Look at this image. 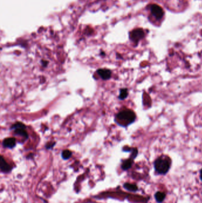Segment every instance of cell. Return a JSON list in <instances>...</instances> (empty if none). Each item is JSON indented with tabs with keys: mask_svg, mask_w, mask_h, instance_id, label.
Masks as SVG:
<instances>
[{
	"mask_svg": "<svg viewBox=\"0 0 202 203\" xmlns=\"http://www.w3.org/2000/svg\"><path fill=\"white\" fill-rule=\"evenodd\" d=\"M72 152L69 150H65L62 152V157L63 158V159L64 160H68L69 159L71 156H72Z\"/></svg>",
	"mask_w": 202,
	"mask_h": 203,
	"instance_id": "cell-13",
	"label": "cell"
},
{
	"mask_svg": "<svg viewBox=\"0 0 202 203\" xmlns=\"http://www.w3.org/2000/svg\"><path fill=\"white\" fill-rule=\"evenodd\" d=\"M136 114L131 109H124L117 113L115 116V122L121 127H126L135 122Z\"/></svg>",
	"mask_w": 202,
	"mask_h": 203,
	"instance_id": "cell-1",
	"label": "cell"
},
{
	"mask_svg": "<svg viewBox=\"0 0 202 203\" xmlns=\"http://www.w3.org/2000/svg\"><path fill=\"white\" fill-rule=\"evenodd\" d=\"M97 72L100 76L101 78L104 80L110 79L111 76V71L108 69L100 68L97 71Z\"/></svg>",
	"mask_w": 202,
	"mask_h": 203,
	"instance_id": "cell-6",
	"label": "cell"
},
{
	"mask_svg": "<svg viewBox=\"0 0 202 203\" xmlns=\"http://www.w3.org/2000/svg\"><path fill=\"white\" fill-rule=\"evenodd\" d=\"M26 129V126L20 122H17L15 123L11 127V130L14 131L16 135H20L27 140L29 138V135Z\"/></svg>",
	"mask_w": 202,
	"mask_h": 203,
	"instance_id": "cell-3",
	"label": "cell"
},
{
	"mask_svg": "<svg viewBox=\"0 0 202 203\" xmlns=\"http://www.w3.org/2000/svg\"><path fill=\"white\" fill-rule=\"evenodd\" d=\"M144 36V33L142 29H135L130 34V39L134 42L137 43Z\"/></svg>",
	"mask_w": 202,
	"mask_h": 203,
	"instance_id": "cell-4",
	"label": "cell"
},
{
	"mask_svg": "<svg viewBox=\"0 0 202 203\" xmlns=\"http://www.w3.org/2000/svg\"><path fill=\"white\" fill-rule=\"evenodd\" d=\"M2 146L5 148L13 149L16 144V140L13 137L6 138L2 141Z\"/></svg>",
	"mask_w": 202,
	"mask_h": 203,
	"instance_id": "cell-5",
	"label": "cell"
},
{
	"mask_svg": "<svg viewBox=\"0 0 202 203\" xmlns=\"http://www.w3.org/2000/svg\"><path fill=\"white\" fill-rule=\"evenodd\" d=\"M0 166H1V170L3 173H8L12 169V167L7 162V161L5 160V159L2 156H1Z\"/></svg>",
	"mask_w": 202,
	"mask_h": 203,
	"instance_id": "cell-8",
	"label": "cell"
},
{
	"mask_svg": "<svg viewBox=\"0 0 202 203\" xmlns=\"http://www.w3.org/2000/svg\"><path fill=\"white\" fill-rule=\"evenodd\" d=\"M200 177H201V179L202 181V169H201V176H200Z\"/></svg>",
	"mask_w": 202,
	"mask_h": 203,
	"instance_id": "cell-14",
	"label": "cell"
},
{
	"mask_svg": "<svg viewBox=\"0 0 202 203\" xmlns=\"http://www.w3.org/2000/svg\"><path fill=\"white\" fill-rule=\"evenodd\" d=\"M128 96V90L127 89H122L120 90V94L119 96V99L121 101L125 99Z\"/></svg>",
	"mask_w": 202,
	"mask_h": 203,
	"instance_id": "cell-12",
	"label": "cell"
},
{
	"mask_svg": "<svg viewBox=\"0 0 202 203\" xmlns=\"http://www.w3.org/2000/svg\"><path fill=\"white\" fill-rule=\"evenodd\" d=\"M134 159H132V158H130L129 159H127V160H124L123 162H122V169L124 170H126L128 169H130L132 166V164H133V162H134Z\"/></svg>",
	"mask_w": 202,
	"mask_h": 203,
	"instance_id": "cell-9",
	"label": "cell"
},
{
	"mask_svg": "<svg viewBox=\"0 0 202 203\" xmlns=\"http://www.w3.org/2000/svg\"><path fill=\"white\" fill-rule=\"evenodd\" d=\"M171 160L167 155H162L158 157L154 162L155 171L160 175H166L170 169Z\"/></svg>",
	"mask_w": 202,
	"mask_h": 203,
	"instance_id": "cell-2",
	"label": "cell"
},
{
	"mask_svg": "<svg viewBox=\"0 0 202 203\" xmlns=\"http://www.w3.org/2000/svg\"><path fill=\"white\" fill-rule=\"evenodd\" d=\"M151 12L152 14L157 19H161L163 16V14H164L163 10H162V8L160 6L155 5V4L152 5Z\"/></svg>",
	"mask_w": 202,
	"mask_h": 203,
	"instance_id": "cell-7",
	"label": "cell"
},
{
	"mask_svg": "<svg viewBox=\"0 0 202 203\" xmlns=\"http://www.w3.org/2000/svg\"><path fill=\"white\" fill-rule=\"evenodd\" d=\"M166 194L163 192L158 191L155 193V198L156 201L158 203H161L163 202L166 198Z\"/></svg>",
	"mask_w": 202,
	"mask_h": 203,
	"instance_id": "cell-10",
	"label": "cell"
},
{
	"mask_svg": "<svg viewBox=\"0 0 202 203\" xmlns=\"http://www.w3.org/2000/svg\"><path fill=\"white\" fill-rule=\"evenodd\" d=\"M124 188L125 189H126L128 191H133V192H135L138 190L137 187L135 185V184H129V183H125L123 185Z\"/></svg>",
	"mask_w": 202,
	"mask_h": 203,
	"instance_id": "cell-11",
	"label": "cell"
}]
</instances>
